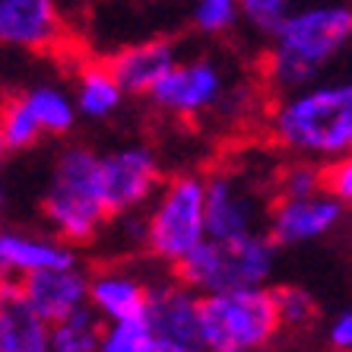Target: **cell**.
I'll return each mask as SVG.
<instances>
[{
  "label": "cell",
  "instance_id": "obj_10",
  "mask_svg": "<svg viewBox=\"0 0 352 352\" xmlns=\"http://www.w3.org/2000/svg\"><path fill=\"white\" fill-rule=\"evenodd\" d=\"M261 197L235 172L204 178V226L206 238H235L261 229Z\"/></svg>",
  "mask_w": 352,
  "mask_h": 352
},
{
  "label": "cell",
  "instance_id": "obj_18",
  "mask_svg": "<svg viewBox=\"0 0 352 352\" xmlns=\"http://www.w3.org/2000/svg\"><path fill=\"white\" fill-rule=\"evenodd\" d=\"M124 89L118 86L115 74L108 70V64H86L76 74V89H74V105L76 115L89 118V121H105L121 108Z\"/></svg>",
  "mask_w": 352,
  "mask_h": 352
},
{
  "label": "cell",
  "instance_id": "obj_13",
  "mask_svg": "<svg viewBox=\"0 0 352 352\" xmlns=\"http://www.w3.org/2000/svg\"><path fill=\"white\" fill-rule=\"evenodd\" d=\"M64 35L54 0H0V45L48 51Z\"/></svg>",
  "mask_w": 352,
  "mask_h": 352
},
{
  "label": "cell",
  "instance_id": "obj_7",
  "mask_svg": "<svg viewBox=\"0 0 352 352\" xmlns=\"http://www.w3.org/2000/svg\"><path fill=\"white\" fill-rule=\"evenodd\" d=\"M146 96L168 118H200L226 98V74L210 58L178 60Z\"/></svg>",
  "mask_w": 352,
  "mask_h": 352
},
{
  "label": "cell",
  "instance_id": "obj_14",
  "mask_svg": "<svg viewBox=\"0 0 352 352\" xmlns=\"http://www.w3.org/2000/svg\"><path fill=\"white\" fill-rule=\"evenodd\" d=\"M146 298V279L127 267H102L89 276V289H86V305L96 311L98 320L140 318Z\"/></svg>",
  "mask_w": 352,
  "mask_h": 352
},
{
  "label": "cell",
  "instance_id": "obj_6",
  "mask_svg": "<svg viewBox=\"0 0 352 352\" xmlns=\"http://www.w3.org/2000/svg\"><path fill=\"white\" fill-rule=\"evenodd\" d=\"M206 238L204 226V178L175 175L153 194L143 216V248L149 257L172 267Z\"/></svg>",
  "mask_w": 352,
  "mask_h": 352
},
{
  "label": "cell",
  "instance_id": "obj_25",
  "mask_svg": "<svg viewBox=\"0 0 352 352\" xmlns=\"http://www.w3.org/2000/svg\"><path fill=\"white\" fill-rule=\"evenodd\" d=\"M276 197H308L320 190V165L314 159H298L286 165L273 181Z\"/></svg>",
  "mask_w": 352,
  "mask_h": 352
},
{
  "label": "cell",
  "instance_id": "obj_19",
  "mask_svg": "<svg viewBox=\"0 0 352 352\" xmlns=\"http://www.w3.org/2000/svg\"><path fill=\"white\" fill-rule=\"evenodd\" d=\"M25 105L32 111V118L38 121L41 133H51V137H60V133H70L76 124V105L74 96L60 86H32V89L23 92Z\"/></svg>",
  "mask_w": 352,
  "mask_h": 352
},
{
  "label": "cell",
  "instance_id": "obj_26",
  "mask_svg": "<svg viewBox=\"0 0 352 352\" xmlns=\"http://www.w3.org/2000/svg\"><path fill=\"white\" fill-rule=\"evenodd\" d=\"M292 10V0H238V16L261 35H273Z\"/></svg>",
  "mask_w": 352,
  "mask_h": 352
},
{
  "label": "cell",
  "instance_id": "obj_3",
  "mask_svg": "<svg viewBox=\"0 0 352 352\" xmlns=\"http://www.w3.org/2000/svg\"><path fill=\"white\" fill-rule=\"evenodd\" d=\"M41 213L54 238L67 245H89L105 232L108 200L102 184V156L89 146H67L54 162Z\"/></svg>",
  "mask_w": 352,
  "mask_h": 352
},
{
  "label": "cell",
  "instance_id": "obj_12",
  "mask_svg": "<svg viewBox=\"0 0 352 352\" xmlns=\"http://www.w3.org/2000/svg\"><path fill=\"white\" fill-rule=\"evenodd\" d=\"M19 292L38 318L48 324L67 318V314L86 308V289H89V273L80 270V263H67V267H51L29 276L16 279Z\"/></svg>",
  "mask_w": 352,
  "mask_h": 352
},
{
  "label": "cell",
  "instance_id": "obj_11",
  "mask_svg": "<svg viewBox=\"0 0 352 352\" xmlns=\"http://www.w3.org/2000/svg\"><path fill=\"white\" fill-rule=\"evenodd\" d=\"M143 320L149 327V336L200 352V295L181 279L149 286Z\"/></svg>",
  "mask_w": 352,
  "mask_h": 352
},
{
  "label": "cell",
  "instance_id": "obj_1",
  "mask_svg": "<svg viewBox=\"0 0 352 352\" xmlns=\"http://www.w3.org/2000/svg\"><path fill=\"white\" fill-rule=\"evenodd\" d=\"M352 35V10L346 3H314L289 10L270 35L267 82L276 92H292L314 82L333 64Z\"/></svg>",
  "mask_w": 352,
  "mask_h": 352
},
{
  "label": "cell",
  "instance_id": "obj_20",
  "mask_svg": "<svg viewBox=\"0 0 352 352\" xmlns=\"http://www.w3.org/2000/svg\"><path fill=\"white\" fill-rule=\"evenodd\" d=\"M98 333H102V320L86 305L51 324L45 352H98Z\"/></svg>",
  "mask_w": 352,
  "mask_h": 352
},
{
  "label": "cell",
  "instance_id": "obj_16",
  "mask_svg": "<svg viewBox=\"0 0 352 352\" xmlns=\"http://www.w3.org/2000/svg\"><path fill=\"white\" fill-rule=\"evenodd\" d=\"M175 64H178V48H175L172 41L149 38V41H137L131 48L118 51L115 58L108 60V70L115 74L124 96H127V92L146 96Z\"/></svg>",
  "mask_w": 352,
  "mask_h": 352
},
{
  "label": "cell",
  "instance_id": "obj_31",
  "mask_svg": "<svg viewBox=\"0 0 352 352\" xmlns=\"http://www.w3.org/2000/svg\"><path fill=\"white\" fill-rule=\"evenodd\" d=\"M0 210H3V190H0Z\"/></svg>",
  "mask_w": 352,
  "mask_h": 352
},
{
  "label": "cell",
  "instance_id": "obj_8",
  "mask_svg": "<svg viewBox=\"0 0 352 352\" xmlns=\"http://www.w3.org/2000/svg\"><path fill=\"white\" fill-rule=\"evenodd\" d=\"M162 181V165L153 146L143 143H127L102 156V184H105L108 213H140Z\"/></svg>",
  "mask_w": 352,
  "mask_h": 352
},
{
  "label": "cell",
  "instance_id": "obj_17",
  "mask_svg": "<svg viewBox=\"0 0 352 352\" xmlns=\"http://www.w3.org/2000/svg\"><path fill=\"white\" fill-rule=\"evenodd\" d=\"M48 327L23 298L16 279L0 276V352H45Z\"/></svg>",
  "mask_w": 352,
  "mask_h": 352
},
{
  "label": "cell",
  "instance_id": "obj_24",
  "mask_svg": "<svg viewBox=\"0 0 352 352\" xmlns=\"http://www.w3.org/2000/svg\"><path fill=\"white\" fill-rule=\"evenodd\" d=\"M190 16L204 35H226L241 19L238 16V0H194Z\"/></svg>",
  "mask_w": 352,
  "mask_h": 352
},
{
  "label": "cell",
  "instance_id": "obj_27",
  "mask_svg": "<svg viewBox=\"0 0 352 352\" xmlns=\"http://www.w3.org/2000/svg\"><path fill=\"white\" fill-rule=\"evenodd\" d=\"M320 190L349 206V200H352V159L349 156L327 159V165H320Z\"/></svg>",
  "mask_w": 352,
  "mask_h": 352
},
{
  "label": "cell",
  "instance_id": "obj_30",
  "mask_svg": "<svg viewBox=\"0 0 352 352\" xmlns=\"http://www.w3.org/2000/svg\"><path fill=\"white\" fill-rule=\"evenodd\" d=\"M3 159H7V146H3V137H0V165H3Z\"/></svg>",
  "mask_w": 352,
  "mask_h": 352
},
{
  "label": "cell",
  "instance_id": "obj_23",
  "mask_svg": "<svg viewBox=\"0 0 352 352\" xmlns=\"http://www.w3.org/2000/svg\"><path fill=\"white\" fill-rule=\"evenodd\" d=\"M146 340H149V327L143 314L124 320H102L98 352H143Z\"/></svg>",
  "mask_w": 352,
  "mask_h": 352
},
{
  "label": "cell",
  "instance_id": "obj_15",
  "mask_svg": "<svg viewBox=\"0 0 352 352\" xmlns=\"http://www.w3.org/2000/svg\"><path fill=\"white\" fill-rule=\"evenodd\" d=\"M76 263L74 248L48 235H32V232L3 229L0 232V276L23 279L29 273L51 270V267H67Z\"/></svg>",
  "mask_w": 352,
  "mask_h": 352
},
{
  "label": "cell",
  "instance_id": "obj_4",
  "mask_svg": "<svg viewBox=\"0 0 352 352\" xmlns=\"http://www.w3.org/2000/svg\"><path fill=\"white\" fill-rule=\"evenodd\" d=\"M276 263V245L267 232H248L235 238H204L194 251L175 263V279H181L197 295L226 292V289L267 286Z\"/></svg>",
  "mask_w": 352,
  "mask_h": 352
},
{
  "label": "cell",
  "instance_id": "obj_5",
  "mask_svg": "<svg viewBox=\"0 0 352 352\" xmlns=\"http://www.w3.org/2000/svg\"><path fill=\"white\" fill-rule=\"evenodd\" d=\"M279 333L267 286L200 295V352H257Z\"/></svg>",
  "mask_w": 352,
  "mask_h": 352
},
{
  "label": "cell",
  "instance_id": "obj_9",
  "mask_svg": "<svg viewBox=\"0 0 352 352\" xmlns=\"http://www.w3.org/2000/svg\"><path fill=\"white\" fill-rule=\"evenodd\" d=\"M346 204H340L336 197L324 194H308V197H273V204L267 206V238L273 245L283 248H298L311 245L327 238L330 232L343 222Z\"/></svg>",
  "mask_w": 352,
  "mask_h": 352
},
{
  "label": "cell",
  "instance_id": "obj_29",
  "mask_svg": "<svg viewBox=\"0 0 352 352\" xmlns=\"http://www.w3.org/2000/svg\"><path fill=\"white\" fill-rule=\"evenodd\" d=\"M143 352H197V349H188V346H178V343H168V340H159V336H149Z\"/></svg>",
  "mask_w": 352,
  "mask_h": 352
},
{
  "label": "cell",
  "instance_id": "obj_22",
  "mask_svg": "<svg viewBox=\"0 0 352 352\" xmlns=\"http://www.w3.org/2000/svg\"><path fill=\"white\" fill-rule=\"evenodd\" d=\"M273 292V308H276L279 327L289 330H305L311 327L314 318H318V302L314 295L302 286H279L270 289Z\"/></svg>",
  "mask_w": 352,
  "mask_h": 352
},
{
  "label": "cell",
  "instance_id": "obj_2",
  "mask_svg": "<svg viewBox=\"0 0 352 352\" xmlns=\"http://www.w3.org/2000/svg\"><path fill=\"white\" fill-rule=\"evenodd\" d=\"M270 137L305 159H336L352 149V86L308 82L283 92L270 111Z\"/></svg>",
  "mask_w": 352,
  "mask_h": 352
},
{
  "label": "cell",
  "instance_id": "obj_28",
  "mask_svg": "<svg viewBox=\"0 0 352 352\" xmlns=\"http://www.w3.org/2000/svg\"><path fill=\"white\" fill-rule=\"evenodd\" d=\"M327 343L333 352H352V311L343 308L327 327Z\"/></svg>",
  "mask_w": 352,
  "mask_h": 352
},
{
  "label": "cell",
  "instance_id": "obj_21",
  "mask_svg": "<svg viewBox=\"0 0 352 352\" xmlns=\"http://www.w3.org/2000/svg\"><path fill=\"white\" fill-rule=\"evenodd\" d=\"M0 137H3L7 153L32 149L35 143L45 137L23 96H13V98H7V102H0Z\"/></svg>",
  "mask_w": 352,
  "mask_h": 352
}]
</instances>
